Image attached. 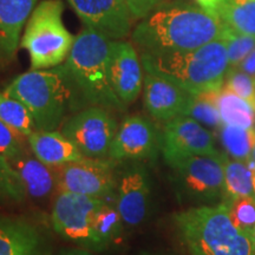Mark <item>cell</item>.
<instances>
[{"label": "cell", "mask_w": 255, "mask_h": 255, "mask_svg": "<svg viewBox=\"0 0 255 255\" xmlns=\"http://www.w3.org/2000/svg\"><path fill=\"white\" fill-rule=\"evenodd\" d=\"M226 24L196 2L171 0L143 17L131 32L141 52H174L201 47L222 38Z\"/></svg>", "instance_id": "6da1fadb"}, {"label": "cell", "mask_w": 255, "mask_h": 255, "mask_svg": "<svg viewBox=\"0 0 255 255\" xmlns=\"http://www.w3.org/2000/svg\"><path fill=\"white\" fill-rule=\"evenodd\" d=\"M110 39L84 27L76 36L71 52L62 64L72 94L73 111L101 107L124 113L127 105L114 90L109 71Z\"/></svg>", "instance_id": "7a4b0ae2"}, {"label": "cell", "mask_w": 255, "mask_h": 255, "mask_svg": "<svg viewBox=\"0 0 255 255\" xmlns=\"http://www.w3.org/2000/svg\"><path fill=\"white\" fill-rule=\"evenodd\" d=\"M50 220L60 238L94 252L109 248L126 228L114 201L71 193L56 194Z\"/></svg>", "instance_id": "3957f363"}, {"label": "cell", "mask_w": 255, "mask_h": 255, "mask_svg": "<svg viewBox=\"0 0 255 255\" xmlns=\"http://www.w3.org/2000/svg\"><path fill=\"white\" fill-rule=\"evenodd\" d=\"M144 72L163 77L194 96L221 90L229 70L223 38L194 50L141 52Z\"/></svg>", "instance_id": "277c9868"}, {"label": "cell", "mask_w": 255, "mask_h": 255, "mask_svg": "<svg viewBox=\"0 0 255 255\" xmlns=\"http://www.w3.org/2000/svg\"><path fill=\"white\" fill-rule=\"evenodd\" d=\"M174 222L191 255H255L253 232L232 221L227 203L191 207Z\"/></svg>", "instance_id": "5b68a950"}, {"label": "cell", "mask_w": 255, "mask_h": 255, "mask_svg": "<svg viewBox=\"0 0 255 255\" xmlns=\"http://www.w3.org/2000/svg\"><path fill=\"white\" fill-rule=\"evenodd\" d=\"M4 91L27 108L37 130H58L73 111L72 94L62 65L21 73Z\"/></svg>", "instance_id": "8992f818"}, {"label": "cell", "mask_w": 255, "mask_h": 255, "mask_svg": "<svg viewBox=\"0 0 255 255\" xmlns=\"http://www.w3.org/2000/svg\"><path fill=\"white\" fill-rule=\"evenodd\" d=\"M63 13L62 0H41L31 13L20 39L31 70L56 68L69 57L76 37L64 24Z\"/></svg>", "instance_id": "52a82bcc"}, {"label": "cell", "mask_w": 255, "mask_h": 255, "mask_svg": "<svg viewBox=\"0 0 255 255\" xmlns=\"http://www.w3.org/2000/svg\"><path fill=\"white\" fill-rule=\"evenodd\" d=\"M177 190L195 207L225 200V169L220 156H174L164 158Z\"/></svg>", "instance_id": "ba28073f"}, {"label": "cell", "mask_w": 255, "mask_h": 255, "mask_svg": "<svg viewBox=\"0 0 255 255\" xmlns=\"http://www.w3.org/2000/svg\"><path fill=\"white\" fill-rule=\"evenodd\" d=\"M119 163L109 158H88L55 168L57 193H71L114 201Z\"/></svg>", "instance_id": "9c48e42d"}, {"label": "cell", "mask_w": 255, "mask_h": 255, "mask_svg": "<svg viewBox=\"0 0 255 255\" xmlns=\"http://www.w3.org/2000/svg\"><path fill=\"white\" fill-rule=\"evenodd\" d=\"M119 126L113 111L88 107L71 115L60 131L75 143L84 157L108 158Z\"/></svg>", "instance_id": "30bf717a"}, {"label": "cell", "mask_w": 255, "mask_h": 255, "mask_svg": "<svg viewBox=\"0 0 255 255\" xmlns=\"http://www.w3.org/2000/svg\"><path fill=\"white\" fill-rule=\"evenodd\" d=\"M117 167L115 205L127 229L141 226L148 218L151 205V180L142 162H123Z\"/></svg>", "instance_id": "8fae6325"}, {"label": "cell", "mask_w": 255, "mask_h": 255, "mask_svg": "<svg viewBox=\"0 0 255 255\" xmlns=\"http://www.w3.org/2000/svg\"><path fill=\"white\" fill-rule=\"evenodd\" d=\"M161 144L162 136L150 120L130 115L119 126L108 158L119 164L151 161L161 151Z\"/></svg>", "instance_id": "7c38bea8"}, {"label": "cell", "mask_w": 255, "mask_h": 255, "mask_svg": "<svg viewBox=\"0 0 255 255\" xmlns=\"http://www.w3.org/2000/svg\"><path fill=\"white\" fill-rule=\"evenodd\" d=\"M85 27L110 40L131 34L135 15L126 0H66Z\"/></svg>", "instance_id": "4fadbf2b"}, {"label": "cell", "mask_w": 255, "mask_h": 255, "mask_svg": "<svg viewBox=\"0 0 255 255\" xmlns=\"http://www.w3.org/2000/svg\"><path fill=\"white\" fill-rule=\"evenodd\" d=\"M161 151L164 158L174 156H220L213 133L190 116H178L165 122Z\"/></svg>", "instance_id": "5bb4252c"}, {"label": "cell", "mask_w": 255, "mask_h": 255, "mask_svg": "<svg viewBox=\"0 0 255 255\" xmlns=\"http://www.w3.org/2000/svg\"><path fill=\"white\" fill-rule=\"evenodd\" d=\"M109 71L114 90L127 107L131 105L143 90L141 56L132 41L110 40Z\"/></svg>", "instance_id": "9a60e30c"}, {"label": "cell", "mask_w": 255, "mask_h": 255, "mask_svg": "<svg viewBox=\"0 0 255 255\" xmlns=\"http://www.w3.org/2000/svg\"><path fill=\"white\" fill-rule=\"evenodd\" d=\"M194 95L163 77L144 72L143 104L152 119L168 122L178 116H187Z\"/></svg>", "instance_id": "2e32d148"}, {"label": "cell", "mask_w": 255, "mask_h": 255, "mask_svg": "<svg viewBox=\"0 0 255 255\" xmlns=\"http://www.w3.org/2000/svg\"><path fill=\"white\" fill-rule=\"evenodd\" d=\"M37 2L38 0H0V69L14 60L21 31Z\"/></svg>", "instance_id": "e0dca14e"}, {"label": "cell", "mask_w": 255, "mask_h": 255, "mask_svg": "<svg viewBox=\"0 0 255 255\" xmlns=\"http://www.w3.org/2000/svg\"><path fill=\"white\" fill-rule=\"evenodd\" d=\"M46 254V241L37 226L21 218L0 216V255Z\"/></svg>", "instance_id": "ac0fdd59"}, {"label": "cell", "mask_w": 255, "mask_h": 255, "mask_svg": "<svg viewBox=\"0 0 255 255\" xmlns=\"http://www.w3.org/2000/svg\"><path fill=\"white\" fill-rule=\"evenodd\" d=\"M8 162L17 173L26 197L46 201L57 191L55 168L43 163L33 154H28L27 151Z\"/></svg>", "instance_id": "d6986e66"}, {"label": "cell", "mask_w": 255, "mask_h": 255, "mask_svg": "<svg viewBox=\"0 0 255 255\" xmlns=\"http://www.w3.org/2000/svg\"><path fill=\"white\" fill-rule=\"evenodd\" d=\"M26 139L32 154L52 168L84 158L75 143L60 130H36Z\"/></svg>", "instance_id": "ffe728a7"}, {"label": "cell", "mask_w": 255, "mask_h": 255, "mask_svg": "<svg viewBox=\"0 0 255 255\" xmlns=\"http://www.w3.org/2000/svg\"><path fill=\"white\" fill-rule=\"evenodd\" d=\"M212 96L219 109L222 124L255 129V108L250 102L225 87L213 92Z\"/></svg>", "instance_id": "44dd1931"}, {"label": "cell", "mask_w": 255, "mask_h": 255, "mask_svg": "<svg viewBox=\"0 0 255 255\" xmlns=\"http://www.w3.org/2000/svg\"><path fill=\"white\" fill-rule=\"evenodd\" d=\"M225 169V200L228 202L244 196H255L254 173L248 162L222 154Z\"/></svg>", "instance_id": "7402d4cb"}, {"label": "cell", "mask_w": 255, "mask_h": 255, "mask_svg": "<svg viewBox=\"0 0 255 255\" xmlns=\"http://www.w3.org/2000/svg\"><path fill=\"white\" fill-rule=\"evenodd\" d=\"M219 18L239 33L255 37V0H223Z\"/></svg>", "instance_id": "603a6c76"}, {"label": "cell", "mask_w": 255, "mask_h": 255, "mask_svg": "<svg viewBox=\"0 0 255 255\" xmlns=\"http://www.w3.org/2000/svg\"><path fill=\"white\" fill-rule=\"evenodd\" d=\"M0 120L25 138L37 130L33 116L27 108L5 91H0Z\"/></svg>", "instance_id": "cb8c5ba5"}, {"label": "cell", "mask_w": 255, "mask_h": 255, "mask_svg": "<svg viewBox=\"0 0 255 255\" xmlns=\"http://www.w3.org/2000/svg\"><path fill=\"white\" fill-rule=\"evenodd\" d=\"M219 133L229 157L239 161H250L255 143V129L222 124Z\"/></svg>", "instance_id": "d4e9b609"}, {"label": "cell", "mask_w": 255, "mask_h": 255, "mask_svg": "<svg viewBox=\"0 0 255 255\" xmlns=\"http://www.w3.org/2000/svg\"><path fill=\"white\" fill-rule=\"evenodd\" d=\"M223 39L227 44L229 69H238L241 63L255 50V37L242 34L226 25Z\"/></svg>", "instance_id": "484cf974"}, {"label": "cell", "mask_w": 255, "mask_h": 255, "mask_svg": "<svg viewBox=\"0 0 255 255\" xmlns=\"http://www.w3.org/2000/svg\"><path fill=\"white\" fill-rule=\"evenodd\" d=\"M26 199L17 173L8 159L0 155V201L1 202H21Z\"/></svg>", "instance_id": "4316f807"}, {"label": "cell", "mask_w": 255, "mask_h": 255, "mask_svg": "<svg viewBox=\"0 0 255 255\" xmlns=\"http://www.w3.org/2000/svg\"><path fill=\"white\" fill-rule=\"evenodd\" d=\"M216 92V91H215ZM213 92L200 96H194L187 116L193 117L197 122L203 126L214 129H220L222 126L221 116H220L219 109L216 107L214 100H213Z\"/></svg>", "instance_id": "83f0119b"}, {"label": "cell", "mask_w": 255, "mask_h": 255, "mask_svg": "<svg viewBox=\"0 0 255 255\" xmlns=\"http://www.w3.org/2000/svg\"><path fill=\"white\" fill-rule=\"evenodd\" d=\"M227 203L232 221L245 231L255 229V196H244L228 201Z\"/></svg>", "instance_id": "f1b7e54d"}, {"label": "cell", "mask_w": 255, "mask_h": 255, "mask_svg": "<svg viewBox=\"0 0 255 255\" xmlns=\"http://www.w3.org/2000/svg\"><path fill=\"white\" fill-rule=\"evenodd\" d=\"M223 87L240 96L255 108V78L240 69H229Z\"/></svg>", "instance_id": "f546056e"}, {"label": "cell", "mask_w": 255, "mask_h": 255, "mask_svg": "<svg viewBox=\"0 0 255 255\" xmlns=\"http://www.w3.org/2000/svg\"><path fill=\"white\" fill-rule=\"evenodd\" d=\"M25 137L12 130L7 124L0 120V155L8 161L26 154L27 149L24 142Z\"/></svg>", "instance_id": "4dcf8cb0"}, {"label": "cell", "mask_w": 255, "mask_h": 255, "mask_svg": "<svg viewBox=\"0 0 255 255\" xmlns=\"http://www.w3.org/2000/svg\"><path fill=\"white\" fill-rule=\"evenodd\" d=\"M163 1H167V0H126L136 19L145 17L149 12H151L156 6L162 4Z\"/></svg>", "instance_id": "1f68e13d"}, {"label": "cell", "mask_w": 255, "mask_h": 255, "mask_svg": "<svg viewBox=\"0 0 255 255\" xmlns=\"http://www.w3.org/2000/svg\"><path fill=\"white\" fill-rule=\"evenodd\" d=\"M223 0H195V2L200 7H202L208 13L219 17V11L221 7Z\"/></svg>", "instance_id": "d6a6232c"}, {"label": "cell", "mask_w": 255, "mask_h": 255, "mask_svg": "<svg viewBox=\"0 0 255 255\" xmlns=\"http://www.w3.org/2000/svg\"><path fill=\"white\" fill-rule=\"evenodd\" d=\"M238 69L242 70V71L250 73L251 76H253L255 78V50L247 57L244 62L241 63V65Z\"/></svg>", "instance_id": "836d02e7"}, {"label": "cell", "mask_w": 255, "mask_h": 255, "mask_svg": "<svg viewBox=\"0 0 255 255\" xmlns=\"http://www.w3.org/2000/svg\"><path fill=\"white\" fill-rule=\"evenodd\" d=\"M62 255H91L90 252L88 250H84V248H81V250H71V251H68L65 252V253H63Z\"/></svg>", "instance_id": "e575fe53"}, {"label": "cell", "mask_w": 255, "mask_h": 255, "mask_svg": "<svg viewBox=\"0 0 255 255\" xmlns=\"http://www.w3.org/2000/svg\"><path fill=\"white\" fill-rule=\"evenodd\" d=\"M248 163H250L252 170H253V173H254V180H255V143H254L253 150H252V155H251L250 161H248Z\"/></svg>", "instance_id": "d590c367"}, {"label": "cell", "mask_w": 255, "mask_h": 255, "mask_svg": "<svg viewBox=\"0 0 255 255\" xmlns=\"http://www.w3.org/2000/svg\"><path fill=\"white\" fill-rule=\"evenodd\" d=\"M253 234H254V246H255V229H254V233H253Z\"/></svg>", "instance_id": "8d00e7d4"}, {"label": "cell", "mask_w": 255, "mask_h": 255, "mask_svg": "<svg viewBox=\"0 0 255 255\" xmlns=\"http://www.w3.org/2000/svg\"><path fill=\"white\" fill-rule=\"evenodd\" d=\"M254 181H255V180H254Z\"/></svg>", "instance_id": "74e56055"}]
</instances>
